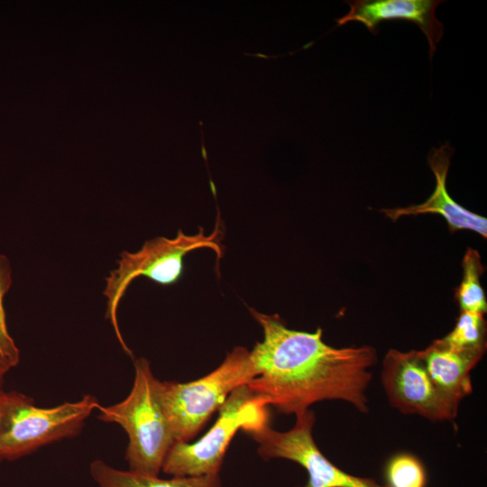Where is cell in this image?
<instances>
[{"label": "cell", "mask_w": 487, "mask_h": 487, "mask_svg": "<svg viewBox=\"0 0 487 487\" xmlns=\"http://www.w3.org/2000/svg\"><path fill=\"white\" fill-rule=\"evenodd\" d=\"M3 380H0V388L2 387Z\"/></svg>", "instance_id": "ac0fdd59"}, {"label": "cell", "mask_w": 487, "mask_h": 487, "mask_svg": "<svg viewBox=\"0 0 487 487\" xmlns=\"http://www.w3.org/2000/svg\"><path fill=\"white\" fill-rule=\"evenodd\" d=\"M442 339L458 349L486 350V322L483 315L461 311L454 329Z\"/></svg>", "instance_id": "2e32d148"}, {"label": "cell", "mask_w": 487, "mask_h": 487, "mask_svg": "<svg viewBox=\"0 0 487 487\" xmlns=\"http://www.w3.org/2000/svg\"><path fill=\"white\" fill-rule=\"evenodd\" d=\"M381 379L390 404L401 413L417 414L432 421L455 418L459 405L434 384L420 351L389 350Z\"/></svg>", "instance_id": "ba28073f"}, {"label": "cell", "mask_w": 487, "mask_h": 487, "mask_svg": "<svg viewBox=\"0 0 487 487\" xmlns=\"http://www.w3.org/2000/svg\"><path fill=\"white\" fill-rule=\"evenodd\" d=\"M267 406L246 384L236 388L218 409L216 423L199 440L172 445L161 471L172 477L219 473L225 452L237 430L247 432L269 423Z\"/></svg>", "instance_id": "5b68a950"}, {"label": "cell", "mask_w": 487, "mask_h": 487, "mask_svg": "<svg viewBox=\"0 0 487 487\" xmlns=\"http://www.w3.org/2000/svg\"><path fill=\"white\" fill-rule=\"evenodd\" d=\"M462 267V281L455 289V295L460 310L483 315L487 311V302L480 282L484 267L479 253L468 248L464 255Z\"/></svg>", "instance_id": "4fadbf2b"}, {"label": "cell", "mask_w": 487, "mask_h": 487, "mask_svg": "<svg viewBox=\"0 0 487 487\" xmlns=\"http://www.w3.org/2000/svg\"><path fill=\"white\" fill-rule=\"evenodd\" d=\"M98 407L96 397L85 395L75 402L39 408L18 392L0 429V460L14 461L46 444L75 436Z\"/></svg>", "instance_id": "8992f818"}, {"label": "cell", "mask_w": 487, "mask_h": 487, "mask_svg": "<svg viewBox=\"0 0 487 487\" xmlns=\"http://www.w3.org/2000/svg\"><path fill=\"white\" fill-rule=\"evenodd\" d=\"M256 376L245 347H234L207 375L188 382L161 381L159 394L175 442L188 443L236 388Z\"/></svg>", "instance_id": "277c9868"}, {"label": "cell", "mask_w": 487, "mask_h": 487, "mask_svg": "<svg viewBox=\"0 0 487 487\" xmlns=\"http://www.w3.org/2000/svg\"><path fill=\"white\" fill-rule=\"evenodd\" d=\"M452 154L448 142L433 148L428 154L427 162L436 177V188L426 201L406 207L384 208L381 210L384 215L395 221L404 216L438 214L446 219L451 232L472 230L486 238L487 219L456 203L447 192L446 181Z\"/></svg>", "instance_id": "30bf717a"}, {"label": "cell", "mask_w": 487, "mask_h": 487, "mask_svg": "<svg viewBox=\"0 0 487 487\" xmlns=\"http://www.w3.org/2000/svg\"><path fill=\"white\" fill-rule=\"evenodd\" d=\"M89 471L98 487H222L220 473L161 479L119 470L100 459L91 462Z\"/></svg>", "instance_id": "7c38bea8"}, {"label": "cell", "mask_w": 487, "mask_h": 487, "mask_svg": "<svg viewBox=\"0 0 487 487\" xmlns=\"http://www.w3.org/2000/svg\"><path fill=\"white\" fill-rule=\"evenodd\" d=\"M263 330V339L250 351L256 376L246 385L278 412L297 414L322 400H344L360 412L369 411V369L377 362L369 345L335 348L323 331L289 328L278 315L250 308Z\"/></svg>", "instance_id": "6da1fadb"}, {"label": "cell", "mask_w": 487, "mask_h": 487, "mask_svg": "<svg viewBox=\"0 0 487 487\" xmlns=\"http://www.w3.org/2000/svg\"><path fill=\"white\" fill-rule=\"evenodd\" d=\"M315 420L308 409L296 414L295 425L288 431L279 432L265 423L245 433L258 443V454L264 460L283 458L302 466L308 473L302 487H388L372 478L350 474L328 460L314 441Z\"/></svg>", "instance_id": "52a82bcc"}, {"label": "cell", "mask_w": 487, "mask_h": 487, "mask_svg": "<svg viewBox=\"0 0 487 487\" xmlns=\"http://www.w3.org/2000/svg\"><path fill=\"white\" fill-rule=\"evenodd\" d=\"M160 381L145 358L134 361V381L121 402L102 407L98 418L115 423L126 432L129 443L125 459L129 471L159 476L164 459L175 443L159 394Z\"/></svg>", "instance_id": "7a4b0ae2"}, {"label": "cell", "mask_w": 487, "mask_h": 487, "mask_svg": "<svg viewBox=\"0 0 487 487\" xmlns=\"http://www.w3.org/2000/svg\"><path fill=\"white\" fill-rule=\"evenodd\" d=\"M216 227L211 234H206L200 227L196 234H185L179 230L174 238L164 236L146 241L137 252L124 251L120 253L117 267L106 278L103 291L106 299V317L111 322L115 334L124 349L130 356L132 351L120 332L117 321V310L121 299L131 282L142 276L162 286L177 282L183 271V259L191 251L209 248L216 254L217 262L223 258V233L220 216H217Z\"/></svg>", "instance_id": "3957f363"}, {"label": "cell", "mask_w": 487, "mask_h": 487, "mask_svg": "<svg viewBox=\"0 0 487 487\" xmlns=\"http://www.w3.org/2000/svg\"><path fill=\"white\" fill-rule=\"evenodd\" d=\"M17 394L18 392L16 391L6 392L2 389V387L0 388V429L2 427L4 418L10 405L15 400Z\"/></svg>", "instance_id": "e0dca14e"}, {"label": "cell", "mask_w": 487, "mask_h": 487, "mask_svg": "<svg viewBox=\"0 0 487 487\" xmlns=\"http://www.w3.org/2000/svg\"><path fill=\"white\" fill-rule=\"evenodd\" d=\"M485 351L455 348L441 338L433 341L420 354L436 388L459 405L473 391L470 373Z\"/></svg>", "instance_id": "8fae6325"}, {"label": "cell", "mask_w": 487, "mask_h": 487, "mask_svg": "<svg viewBox=\"0 0 487 487\" xmlns=\"http://www.w3.org/2000/svg\"><path fill=\"white\" fill-rule=\"evenodd\" d=\"M388 487H427V470L421 460L410 453H398L390 457L384 468Z\"/></svg>", "instance_id": "9a60e30c"}, {"label": "cell", "mask_w": 487, "mask_h": 487, "mask_svg": "<svg viewBox=\"0 0 487 487\" xmlns=\"http://www.w3.org/2000/svg\"><path fill=\"white\" fill-rule=\"evenodd\" d=\"M438 0H354L347 1L349 12L335 19L337 26L349 22L363 23L370 32H378V25L385 21H409L423 32L429 45L430 58L440 41L444 25L436 17Z\"/></svg>", "instance_id": "9c48e42d"}, {"label": "cell", "mask_w": 487, "mask_h": 487, "mask_svg": "<svg viewBox=\"0 0 487 487\" xmlns=\"http://www.w3.org/2000/svg\"><path fill=\"white\" fill-rule=\"evenodd\" d=\"M12 273L10 260L0 253V380L20 362V351L8 332L4 307L5 297L13 282Z\"/></svg>", "instance_id": "5bb4252c"}]
</instances>
